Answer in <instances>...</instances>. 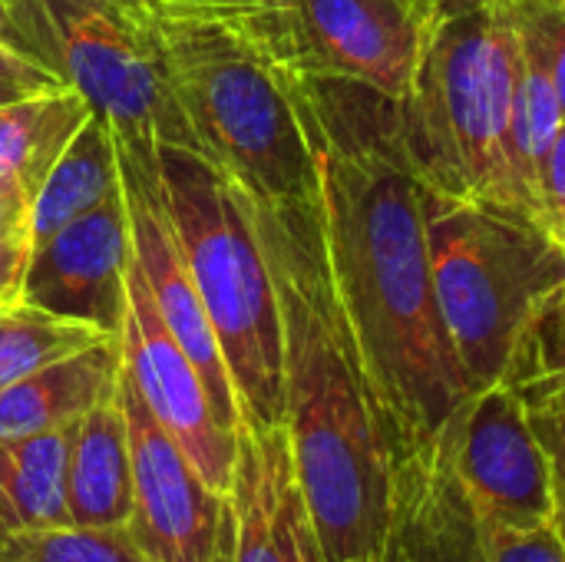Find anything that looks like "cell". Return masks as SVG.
Listing matches in <instances>:
<instances>
[{"label": "cell", "mask_w": 565, "mask_h": 562, "mask_svg": "<svg viewBox=\"0 0 565 562\" xmlns=\"http://www.w3.org/2000/svg\"><path fill=\"white\" fill-rule=\"evenodd\" d=\"M159 192L218 338L242 421H285V338L248 195L205 156L159 146Z\"/></svg>", "instance_id": "5"}, {"label": "cell", "mask_w": 565, "mask_h": 562, "mask_svg": "<svg viewBox=\"0 0 565 562\" xmlns=\"http://www.w3.org/2000/svg\"><path fill=\"white\" fill-rule=\"evenodd\" d=\"M103 338H116V335H103L93 325L70 321V318L40 311L33 305L7 308L0 311V388L73 351H83Z\"/></svg>", "instance_id": "23"}, {"label": "cell", "mask_w": 565, "mask_h": 562, "mask_svg": "<svg viewBox=\"0 0 565 562\" xmlns=\"http://www.w3.org/2000/svg\"><path fill=\"white\" fill-rule=\"evenodd\" d=\"M175 3H195V7H265L278 0H175Z\"/></svg>", "instance_id": "32"}, {"label": "cell", "mask_w": 565, "mask_h": 562, "mask_svg": "<svg viewBox=\"0 0 565 562\" xmlns=\"http://www.w3.org/2000/svg\"><path fill=\"white\" fill-rule=\"evenodd\" d=\"M371 562H411V560H407V553L397 547V540H394V537H387L384 550H381V553H377Z\"/></svg>", "instance_id": "34"}, {"label": "cell", "mask_w": 565, "mask_h": 562, "mask_svg": "<svg viewBox=\"0 0 565 562\" xmlns=\"http://www.w3.org/2000/svg\"><path fill=\"white\" fill-rule=\"evenodd\" d=\"M70 437L73 424L0 444V490L10 500L20 530H50L73 523L66 503Z\"/></svg>", "instance_id": "21"}, {"label": "cell", "mask_w": 565, "mask_h": 562, "mask_svg": "<svg viewBox=\"0 0 565 562\" xmlns=\"http://www.w3.org/2000/svg\"><path fill=\"white\" fill-rule=\"evenodd\" d=\"M116 149H119L122 202H126L129 235H132V258L152 291V301H156L166 328L172 331V338L179 341L185 358L202 374L222 424L228 431H238L242 404H238L235 384L228 378L212 321L205 315V305H202V298L192 285V275L185 268L172 222L166 215L162 192H159V162L149 166L142 159H136L132 152H126L119 142H116Z\"/></svg>", "instance_id": "12"}, {"label": "cell", "mask_w": 565, "mask_h": 562, "mask_svg": "<svg viewBox=\"0 0 565 562\" xmlns=\"http://www.w3.org/2000/svg\"><path fill=\"white\" fill-rule=\"evenodd\" d=\"M116 338L122 374L142 397L146 411L192 460L202 480L215 494L228 497L238 454V431H228L222 424L202 374L166 328L136 258L129 262L126 308Z\"/></svg>", "instance_id": "10"}, {"label": "cell", "mask_w": 565, "mask_h": 562, "mask_svg": "<svg viewBox=\"0 0 565 562\" xmlns=\"http://www.w3.org/2000/svg\"><path fill=\"white\" fill-rule=\"evenodd\" d=\"M119 338H103L0 388V444L76 424L119 384Z\"/></svg>", "instance_id": "16"}, {"label": "cell", "mask_w": 565, "mask_h": 562, "mask_svg": "<svg viewBox=\"0 0 565 562\" xmlns=\"http://www.w3.org/2000/svg\"><path fill=\"white\" fill-rule=\"evenodd\" d=\"M66 503L76 527H126L132 513V457L116 394L99 401L73 424L66 464Z\"/></svg>", "instance_id": "17"}, {"label": "cell", "mask_w": 565, "mask_h": 562, "mask_svg": "<svg viewBox=\"0 0 565 562\" xmlns=\"http://www.w3.org/2000/svg\"><path fill=\"white\" fill-rule=\"evenodd\" d=\"M0 79L20 83L26 89H56V86H70L50 63H43L40 56L20 53L7 43H0Z\"/></svg>", "instance_id": "28"}, {"label": "cell", "mask_w": 565, "mask_h": 562, "mask_svg": "<svg viewBox=\"0 0 565 562\" xmlns=\"http://www.w3.org/2000/svg\"><path fill=\"white\" fill-rule=\"evenodd\" d=\"M119 192H122V176H119L116 136L96 113H89L30 199V212H26L30 248L46 242L79 215L93 212L96 205L116 199Z\"/></svg>", "instance_id": "18"}, {"label": "cell", "mask_w": 565, "mask_h": 562, "mask_svg": "<svg viewBox=\"0 0 565 562\" xmlns=\"http://www.w3.org/2000/svg\"><path fill=\"white\" fill-rule=\"evenodd\" d=\"M520 36L553 76L565 116V0H507Z\"/></svg>", "instance_id": "25"}, {"label": "cell", "mask_w": 565, "mask_h": 562, "mask_svg": "<svg viewBox=\"0 0 565 562\" xmlns=\"http://www.w3.org/2000/svg\"><path fill=\"white\" fill-rule=\"evenodd\" d=\"M119 404L132 457L129 537L146 562H225L228 500L215 494L156 424L119 368Z\"/></svg>", "instance_id": "11"}, {"label": "cell", "mask_w": 565, "mask_h": 562, "mask_svg": "<svg viewBox=\"0 0 565 562\" xmlns=\"http://www.w3.org/2000/svg\"><path fill=\"white\" fill-rule=\"evenodd\" d=\"M516 30V23H513ZM563 103L550 70L516 30V76H513V166L530 212L540 219V172L563 129Z\"/></svg>", "instance_id": "22"}, {"label": "cell", "mask_w": 565, "mask_h": 562, "mask_svg": "<svg viewBox=\"0 0 565 562\" xmlns=\"http://www.w3.org/2000/svg\"><path fill=\"white\" fill-rule=\"evenodd\" d=\"M0 43L50 63L46 40H43V30H40V13H36L33 0H0Z\"/></svg>", "instance_id": "27"}, {"label": "cell", "mask_w": 565, "mask_h": 562, "mask_svg": "<svg viewBox=\"0 0 565 562\" xmlns=\"http://www.w3.org/2000/svg\"><path fill=\"white\" fill-rule=\"evenodd\" d=\"M30 93H40V89H26V86H20V83L0 79V106H3V103H13V99H20V96H30Z\"/></svg>", "instance_id": "33"}, {"label": "cell", "mask_w": 565, "mask_h": 562, "mask_svg": "<svg viewBox=\"0 0 565 562\" xmlns=\"http://www.w3.org/2000/svg\"><path fill=\"white\" fill-rule=\"evenodd\" d=\"M26 258H30L26 238H3L0 242V311L23 305Z\"/></svg>", "instance_id": "29"}, {"label": "cell", "mask_w": 565, "mask_h": 562, "mask_svg": "<svg viewBox=\"0 0 565 562\" xmlns=\"http://www.w3.org/2000/svg\"><path fill=\"white\" fill-rule=\"evenodd\" d=\"M26 212H30V199L17 189L0 185V242L26 238Z\"/></svg>", "instance_id": "30"}, {"label": "cell", "mask_w": 565, "mask_h": 562, "mask_svg": "<svg viewBox=\"0 0 565 562\" xmlns=\"http://www.w3.org/2000/svg\"><path fill=\"white\" fill-rule=\"evenodd\" d=\"M225 562H324L285 424L238 427Z\"/></svg>", "instance_id": "14"}, {"label": "cell", "mask_w": 565, "mask_h": 562, "mask_svg": "<svg viewBox=\"0 0 565 562\" xmlns=\"http://www.w3.org/2000/svg\"><path fill=\"white\" fill-rule=\"evenodd\" d=\"M195 152L252 202L285 205L318 192L305 89L225 7L139 0Z\"/></svg>", "instance_id": "3"}, {"label": "cell", "mask_w": 565, "mask_h": 562, "mask_svg": "<svg viewBox=\"0 0 565 562\" xmlns=\"http://www.w3.org/2000/svg\"><path fill=\"white\" fill-rule=\"evenodd\" d=\"M513 76L507 0H437L430 43L397 99V142L427 192L530 212L510 142Z\"/></svg>", "instance_id": "4"}, {"label": "cell", "mask_w": 565, "mask_h": 562, "mask_svg": "<svg viewBox=\"0 0 565 562\" xmlns=\"http://www.w3.org/2000/svg\"><path fill=\"white\" fill-rule=\"evenodd\" d=\"M447 457L490 530L556 523L550 457L530 424L520 391L503 378L477 388L440 434Z\"/></svg>", "instance_id": "9"}, {"label": "cell", "mask_w": 565, "mask_h": 562, "mask_svg": "<svg viewBox=\"0 0 565 562\" xmlns=\"http://www.w3.org/2000/svg\"><path fill=\"white\" fill-rule=\"evenodd\" d=\"M391 537L411 562H483L490 527L470 503L444 441L397 460Z\"/></svg>", "instance_id": "15"}, {"label": "cell", "mask_w": 565, "mask_h": 562, "mask_svg": "<svg viewBox=\"0 0 565 562\" xmlns=\"http://www.w3.org/2000/svg\"><path fill=\"white\" fill-rule=\"evenodd\" d=\"M73 86L40 89L0 106V185L33 199L60 152L89 116Z\"/></svg>", "instance_id": "20"}, {"label": "cell", "mask_w": 565, "mask_h": 562, "mask_svg": "<svg viewBox=\"0 0 565 562\" xmlns=\"http://www.w3.org/2000/svg\"><path fill=\"white\" fill-rule=\"evenodd\" d=\"M56 73L113 129L116 142L156 166L159 146L195 149L172 96L156 30L139 0H33Z\"/></svg>", "instance_id": "7"}, {"label": "cell", "mask_w": 565, "mask_h": 562, "mask_svg": "<svg viewBox=\"0 0 565 562\" xmlns=\"http://www.w3.org/2000/svg\"><path fill=\"white\" fill-rule=\"evenodd\" d=\"M20 533V523H17V517H13V510H10V500H7V494L0 490V560H3V553H7V547H10V540Z\"/></svg>", "instance_id": "31"}, {"label": "cell", "mask_w": 565, "mask_h": 562, "mask_svg": "<svg viewBox=\"0 0 565 562\" xmlns=\"http://www.w3.org/2000/svg\"><path fill=\"white\" fill-rule=\"evenodd\" d=\"M301 86L331 278L401 460L434 444L477 388L440 318L397 99L334 79Z\"/></svg>", "instance_id": "1"}, {"label": "cell", "mask_w": 565, "mask_h": 562, "mask_svg": "<svg viewBox=\"0 0 565 562\" xmlns=\"http://www.w3.org/2000/svg\"><path fill=\"white\" fill-rule=\"evenodd\" d=\"M298 83L334 79L404 99L434 33L437 0H278L225 7Z\"/></svg>", "instance_id": "8"}, {"label": "cell", "mask_w": 565, "mask_h": 562, "mask_svg": "<svg viewBox=\"0 0 565 562\" xmlns=\"http://www.w3.org/2000/svg\"><path fill=\"white\" fill-rule=\"evenodd\" d=\"M285 338V434L324 562H371L394 527L397 450L341 308L318 192L252 202Z\"/></svg>", "instance_id": "2"}, {"label": "cell", "mask_w": 565, "mask_h": 562, "mask_svg": "<svg viewBox=\"0 0 565 562\" xmlns=\"http://www.w3.org/2000/svg\"><path fill=\"white\" fill-rule=\"evenodd\" d=\"M132 235L122 192L30 248L23 305L119 335Z\"/></svg>", "instance_id": "13"}, {"label": "cell", "mask_w": 565, "mask_h": 562, "mask_svg": "<svg viewBox=\"0 0 565 562\" xmlns=\"http://www.w3.org/2000/svg\"><path fill=\"white\" fill-rule=\"evenodd\" d=\"M540 222L565 248V123L540 172Z\"/></svg>", "instance_id": "26"}, {"label": "cell", "mask_w": 565, "mask_h": 562, "mask_svg": "<svg viewBox=\"0 0 565 562\" xmlns=\"http://www.w3.org/2000/svg\"><path fill=\"white\" fill-rule=\"evenodd\" d=\"M0 562H146L126 527H50L20 530Z\"/></svg>", "instance_id": "24"}, {"label": "cell", "mask_w": 565, "mask_h": 562, "mask_svg": "<svg viewBox=\"0 0 565 562\" xmlns=\"http://www.w3.org/2000/svg\"><path fill=\"white\" fill-rule=\"evenodd\" d=\"M424 222L454 351L473 388L497 384L523 331L565 291V248L536 215L500 202L424 189Z\"/></svg>", "instance_id": "6"}, {"label": "cell", "mask_w": 565, "mask_h": 562, "mask_svg": "<svg viewBox=\"0 0 565 562\" xmlns=\"http://www.w3.org/2000/svg\"><path fill=\"white\" fill-rule=\"evenodd\" d=\"M507 381L520 391L530 424L550 457L556 487V527L565 540V291L523 331Z\"/></svg>", "instance_id": "19"}]
</instances>
